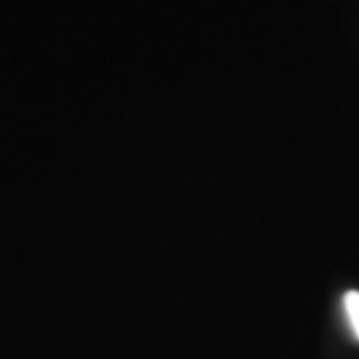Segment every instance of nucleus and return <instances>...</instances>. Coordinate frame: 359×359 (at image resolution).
I'll use <instances>...</instances> for the list:
<instances>
[{
  "label": "nucleus",
  "mask_w": 359,
  "mask_h": 359,
  "mask_svg": "<svg viewBox=\"0 0 359 359\" xmlns=\"http://www.w3.org/2000/svg\"><path fill=\"white\" fill-rule=\"evenodd\" d=\"M344 308H346V316L353 334L359 339V292H347L344 295Z\"/></svg>",
  "instance_id": "nucleus-1"
}]
</instances>
